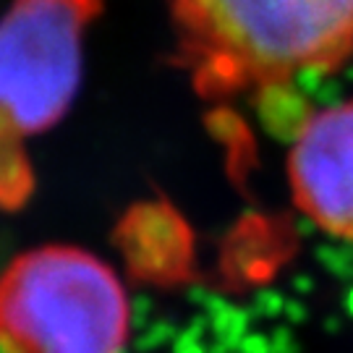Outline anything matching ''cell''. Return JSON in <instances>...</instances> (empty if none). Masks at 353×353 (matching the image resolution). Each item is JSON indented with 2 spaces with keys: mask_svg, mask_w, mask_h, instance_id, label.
<instances>
[{
  "mask_svg": "<svg viewBox=\"0 0 353 353\" xmlns=\"http://www.w3.org/2000/svg\"><path fill=\"white\" fill-rule=\"evenodd\" d=\"M178 63L204 100H230L353 58V0H168Z\"/></svg>",
  "mask_w": 353,
  "mask_h": 353,
  "instance_id": "1",
  "label": "cell"
},
{
  "mask_svg": "<svg viewBox=\"0 0 353 353\" xmlns=\"http://www.w3.org/2000/svg\"><path fill=\"white\" fill-rule=\"evenodd\" d=\"M102 0H13L0 19V210L32 199L29 139L50 131L81 81Z\"/></svg>",
  "mask_w": 353,
  "mask_h": 353,
  "instance_id": "2",
  "label": "cell"
},
{
  "mask_svg": "<svg viewBox=\"0 0 353 353\" xmlns=\"http://www.w3.org/2000/svg\"><path fill=\"white\" fill-rule=\"evenodd\" d=\"M126 288L94 254L50 243L0 272V353H123Z\"/></svg>",
  "mask_w": 353,
  "mask_h": 353,
  "instance_id": "3",
  "label": "cell"
},
{
  "mask_svg": "<svg viewBox=\"0 0 353 353\" xmlns=\"http://www.w3.org/2000/svg\"><path fill=\"white\" fill-rule=\"evenodd\" d=\"M288 183L319 230L353 241V100L309 115L288 152Z\"/></svg>",
  "mask_w": 353,
  "mask_h": 353,
  "instance_id": "4",
  "label": "cell"
}]
</instances>
